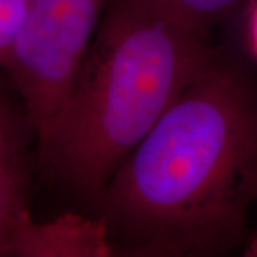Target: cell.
<instances>
[{
    "mask_svg": "<svg viewBox=\"0 0 257 257\" xmlns=\"http://www.w3.org/2000/svg\"><path fill=\"white\" fill-rule=\"evenodd\" d=\"M256 175V93L216 60L121 162L99 216L124 254L219 256L244 239Z\"/></svg>",
    "mask_w": 257,
    "mask_h": 257,
    "instance_id": "cell-1",
    "label": "cell"
},
{
    "mask_svg": "<svg viewBox=\"0 0 257 257\" xmlns=\"http://www.w3.org/2000/svg\"><path fill=\"white\" fill-rule=\"evenodd\" d=\"M217 59L206 35L152 0H110L45 140L42 159L97 203L184 89Z\"/></svg>",
    "mask_w": 257,
    "mask_h": 257,
    "instance_id": "cell-2",
    "label": "cell"
},
{
    "mask_svg": "<svg viewBox=\"0 0 257 257\" xmlns=\"http://www.w3.org/2000/svg\"><path fill=\"white\" fill-rule=\"evenodd\" d=\"M110 0H30L5 67L40 145L55 123L74 74Z\"/></svg>",
    "mask_w": 257,
    "mask_h": 257,
    "instance_id": "cell-3",
    "label": "cell"
},
{
    "mask_svg": "<svg viewBox=\"0 0 257 257\" xmlns=\"http://www.w3.org/2000/svg\"><path fill=\"white\" fill-rule=\"evenodd\" d=\"M117 254L106 221L79 213H64L50 220L33 217L19 234V257H109Z\"/></svg>",
    "mask_w": 257,
    "mask_h": 257,
    "instance_id": "cell-4",
    "label": "cell"
},
{
    "mask_svg": "<svg viewBox=\"0 0 257 257\" xmlns=\"http://www.w3.org/2000/svg\"><path fill=\"white\" fill-rule=\"evenodd\" d=\"M30 219L20 132L0 94V256L15 254L19 234Z\"/></svg>",
    "mask_w": 257,
    "mask_h": 257,
    "instance_id": "cell-5",
    "label": "cell"
},
{
    "mask_svg": "<svg viewBox=\"0 0 257 257\" xmlns=\"http://www.w3.org/2000/svg\"><path fill=\"white\" fill-rule=\"evenodd\" d=\"M167 13L202 33L233 13L246 9L250 0H152Z\"/></svg>",
    "mask_w": 257,
    "mask_h": 257,
    "instance_id": "cell-6",
    "label": "cell"
},
{
    "mask_svg": "<svg viewBox=\"0 0 257 257\" xmlns=\"http://www.w3.org/2000/svg\"><path fill=\"white\" fill-rule=\"evenodd\" d=\"M29 8L30 0H0V66L3 67L26 22Z\"/></svg>",
    "mask_w": 257,
    "mask_h": 257,
    "instance_id": "cell-7",
    "label": "cell"
},
{
    "mask_svg": "<svg viewBox=\"0 0 257 257\" xmlns=\"http://www.w3.org/2000/svg\"><path fill=\"white\" fill-rule=\"evenodd\" d=\"M246 36L250 55L257 62V0H250L246 6Z\"/></svg>",
    "mask_w": 257,
    "mask_h": 257,
    "instance_id": "cell-8",
    "label": "cell"
},
{
    "mask_svg": "<svg viewBox=\"0 0 257 257\" xmlns=\"http://www.w3.org/2000/svg\"><path fill=\"white\" fill-rule=\"evenodd\" d=\"M254 203H257V175L256 183H254ZM244 256L257 257V229L253 233V236L247 240V244L244 247Z\"/></svg>",
    "mask_w": 257,
    "mask_h": 257,
    "instance_id": "cell-9",
    "label": "cell"
}]
</instances>
